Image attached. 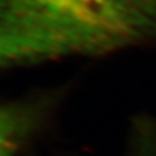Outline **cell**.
I'll use <instances>...</instances> for the list:
<instances>
[{"label": "cell", "instance_id": "cell-1", "mask_svg": "<svg viewBox=\"0 0 156 156\" xmlns=\"http://www.w3.org/2000/svg\"><path fill=\"white\" fill-rule=\"evenodd\" d=\"M29 129V115L18 106L0 105V156H17Z\"/></svg>", "mask_w": 156, "mask_h": 156}, {"label": "cell", "instance_id": "cell-2", "mask_svg": "<svg viewBox=\"0 0 156 156\" xmlns=\"http://www.w3.org/2000/svg\"><path fill=\"white\" fill-rule=\"evenodd\" d=\"M144 4H147V6L152 7V9H156V0H141Z\"/></svg>", "mask_w": 156, "mask_h": 156}]
</instances>
